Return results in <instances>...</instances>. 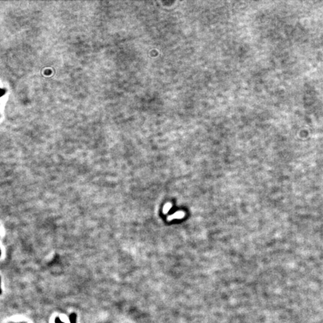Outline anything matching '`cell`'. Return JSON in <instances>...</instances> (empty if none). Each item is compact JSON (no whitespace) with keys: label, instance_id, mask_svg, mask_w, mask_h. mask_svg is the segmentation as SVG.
<instances>
[{"label":"cell","instance_id":"cell-1","mask_svg":"<svg viewBox=\"0 0 323 323\" xmlns=\"http://www.w3.org/2000/svg\"><path fill=\"white\" fill-rule=\"evenodd\" d=\"M185 216V212L183 211H179L175 212V214L171 215V216H169L168 217V220H172L175 219V218H183Z\"/></svg>","mask_w":323,"mask_h":323},{"label":"cell","instance_id":"cell-2","mask_svg":"<svg viewBox=\"0 0 323 323\" xmlns=\"http://www.w3.org/2000/svg\"><path fill=\"white\" fill-rule=\"evenodd\" d=\"M171 206V204H169V203H168V204H165V207H164V212H165V213H166V212H168V210H170Z\"/></svg>","mask_w":323,"mask_h":323}]
</instances>
